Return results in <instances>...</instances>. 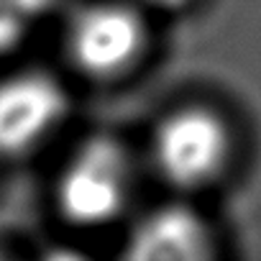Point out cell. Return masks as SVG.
Masks as SVG:
<instances>
[{
    "label": "cell",
    "instance_id": "7",
    "mask_svg": "<svg viewBox=\"0 0 261 261\" xmlns=\"http://www.w3.org/2000/svg\"><path fill=\"white\" fill-rule=\"evenodd\" d=\"M141 3L146 6V8H154V11H179V8H185L190 0H141Z\"/></svg>",
    "mask_w": 261,
    "mask_h": 261
},
{
    "label": "cell",
    "instance_id": "2",
    "mask_svg": "<svg viewBox=\"0 0 261 261\" xmlns=\"http://www.w3.org/2000/svg\"><path fill=\"white\" fill-rule=\"evenodd\" d=\"M230 156L225 120L210 108L187 105L164 115L151 139V162L174 190H202L213 185Z\"/></svg>",
    "mask_w": 261,
    "mask_h": 261
},
{
    "label": "cell",
    "instance_id": "3",
    "mask_svg": "<svg viewBox=\"0 0 261 261\" xmlns=\"http://www.w3.org/2000/svg\"><path fill=\"white\" fill-rule=\"evenodd\" d=\"M146 46V23L128 3L82 6L67 26L69 59L95 80H113L128 72Z\"/></svg>",
    "mask_w": 261,
    "mask_h": 261
},
{
    "label": "cell",
    "instance_id": "6",
    "mask_svg": "<svg viewBox=\"0 0 261 261\" xmlns=\"http://www.w3.org/2000/svg\"><path fill=\"white\" fill-rule=\"evenodd\" d=\"M57 0H0V54L16 49Z\"/></svg>",
    "mask_w": 261,
    "mask_h": 261
},
{
    "label": "cell",
    "instance_id": "4",
    "mask_svg": "<svg viewBox=\"0 0 261 261\" xmlns=\"http://www.w3.org/2000/svg\"><path fill=\"white\" fill-rule=\"evenodd\" d=\"M67 115V92L46 72H16L0 80V154L39 149Z\"/></svg>",
    "mask_w": 261,
    "mask_h": 261
},
{
    "label": "cell",
    "instance_id": "5",
    "mask_svg": "<svg viewBox=\"0 0 261 261\" xmlns=\"http://www.w3.org/2000/svg\"><path fill=\"white\" fill-rule=\"evenodd\" d=\"M210 233L187 205H162L141 215L125 241V256L139 261H195L210 256Z\"/></svg>",
    "mask_w": 261,
    "mask_h": 261
},
{
    "label": "cell",
    "instance_id": "1",
    "mask_svg": "<svg viewBox=\"0 0 261 261\" xmlns=\"http://www.w3.org/2000/svg\"><path fill=\"white\" fill-rule=\"evenodd\" d=\"M134 172L125 146L113 136L85 139L57 179V207L77 228H102L128 205Z\"/></svg>",
    "mask_w": 261,
    "mask_h": 261
}]
</instances>
